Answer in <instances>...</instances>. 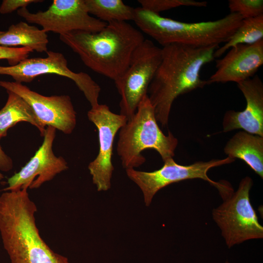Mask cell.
I'll return each mask as SVG.
<instances>
[{
    "mask_svg": "<svg viewBox=\"0 0 263 263\" xmlns=\"http://www.w3.org/2000/svg\"><path fill=\"white\" fill-rule=\"evenodd\" d=\"M219 47L171 44L162 48V60L147 94L162 127L167 125L172 103L178 96L208 84L201 78V70L214 60Z\"/></svg>",
    "mask_w": 263,
    "mask_h": 263,
    "instance_id": "6da1fadb",
    "label": "cell"
},
{
    "mask_svg": "<svg viewBox=\"0 0 263 263\" xmlns=\"http://www.w3.org/2000/svg\"><path fill=\"white\" fill-rule=\"evenodd\" d=\"M60 40L94 72L114 81L128 68L137 48L145 39L141 31L127 21H113L97 32L73 31Z\"/></svg>",
    "mask_w": 263,
    "mask_h": 263,
    "instance_id": "7a4b0ae2",
    "label": "cell"
},
{
    "mask_svg": "<svg viewBox=\"0 0 263 263\" xmlns=\"http://www.w3.org/2000/svg\"><path fill=\"white\" fill-rule=\"evenodd\" d=\"M37 211L27 189L0 195V234L11 263H70L40 236L36 223Z\"/></svg>",
    "mask_w": 263,
    "mask_h": 263,
    "instance_id": "3957f363",
    "label": "cell"
},
{
    "mask_svg": "<svg viewBox=\"0 0 263 263\" xmlns=\"http://www.w3.org/2000/svg\"><path fill=\"white\" fill-rule=\"evenodd\" d=\"M243 19L239 14L230 13L216 20L188 23L138 7L134 8L133 21L141 32L163 47L171 44L201 47L225 43Z\"/></svg>",
    "mask_w": 263,
    "mask_h": 263,
    "instance_id": "277c9868",
    "label": "cell"
},
{
    "mask_svg": "<svg viewBox=\"0 0 263 263\" xmlns=\"http://www.w3.org/2000/svg\"><path fill=\"white\" fill-rule=\"evenodd\" d=\"M157 122L147 94L135 113L119 130L117 152L126 169L142 165L146 159L141 152L146 149L157 151L163 162L174 155L178 140L170 132L168 135L164 134Z\"/></svg>",
    "mask_w": 263,
    "mask_h": 263,
    "instance_id": "5b68a950",
    "label": "cell"
},
{
    "mask_svg": "<svg viewBox=\"0 0 263 263\" xmlns=\"http://www.w3.org/2000/svg\"><path fill=\"white\" fill-rule=\"evenodd\" d=\"M234 161V159L227 156L223 159L199 161L184 166L178 164L171 158L164 161L163 166L160 169L153 171H138L134 169H127L126 171L128 177L141 189L147 207L150 205L154 196L161 188L174 183L196 178L205 180L217 188L224 200L233 192L232 187L228 182L212 180L207 176V172L211 168Z\"/></svg>",
    "mask_w": 263,
    "mask_h": 263,
    "instance_id": "8992f818",
    "label": "cell"
},
{
    "mask_svg": "<svg viewBox=\"0 0 263 263\" xmlns=\"http://www.w3.org/2000/svg\"><path fill=\"white\" fill-rule=\"evenodd\" d=\"M252 185L250 177L244 178L238 189L212 211L213 219L229 248L249 240L263 238V226L250 202Z\"/></svg>",
    "mask_w": 263,
    "mask_h": 263,
    "instance_id": "52a82bcc",
    "label": "cell"
},
{
    "mask_svg": "<svg viewBox=\"0 0 263 263\" xmlns=\"http://www.w3.org/2000/svg\"><path fill=\"white\" fill-rule=\"evenodd\" d=\"M162 56V48L145 39L134 52L125 72L114 81L121 96L120 114L127 120L133 116L140 101L147 95Z\"/></svg>",
    "mask_w": 263,
    "mask_h": 263,
    "instance_id": "ba28073f",
    "label": "cell"
},
{
    "mask_svg": "<svg viewBox=\"0 0 263 263\" xmlns=\"http://www.w3.org/2000/svg\"><path fill=\"white\" fill-rule=\"evenodd\" d=\"M46 53L45 57L27 58L15 65L0 66V75L11 76L15 82L21 84L30 82L36 77L46 74L66 77L75 82L92 107L99 104L101 88L88 74L71 70L67 60L61 53L48 51Z\"/></svg>",
    "mask_w": 263,
    "mask_h": 263,
    "instance_id": "9c48e42d",
    "label": "cell"
},
{
    "mask_svg": "<svg viewBox=\"0 0 263 263\" xmlns=\"http://www.w3.org/2000/svg\"><path fill=\"white\" fill-rule=\"evenodd\" d=\"M17 14L27 22L41 26L46 33L59 35L75 31L97 32L107 24L88 13L84 0H54L45 11L31 13L24 7Z\"/></svg>",
    "mask_w": 263,
    "mask_h": 263,
    "instance_id": "30bf717a",
    "label": "cell"
},
{
    "mask_svg": "<svg viewBox=\"0 0 263 263\" xmlns=\"http://www.w3.org/2000/svg\"><path fill=\"white\" fill-rule=\"evenodd\" d=\"M87 116L97 129L99 145L98 155L90 163L88 169L97 190L106 191L111 188L114 170L112 158L114 137L127 119L111 112L106 105L99 104L88 112Z\"/></svg>",
    "mask_w": 263,
    "mask_h": 263,
    "instance_id": "8fae6325",
    "label": "cell"
},
{
    "mask_svg": "<svg viewBox=\"0 0 263 263\" xmlns=\"http://www.w3.org/2000/svg\"><path fill=\"white\" fill-rule=\"evenodd\" d=\"M0 86L21 97L30 106L40 123L64 133H71L76 123V112L68 95L44 96L15 81L0 80Z\"/></svg>",
    "mask_w": 263,
    "mask_h": 263,
    "instance_id": "7c38bea8",
    "label": "cell"
},
{
    "mask_svg": "<svg viewBox=\"0 0 263 263\" xmlns=\"http://www.w3.org/2000/svg\"><path fill=\"white\" fill-rule=\"evenodd\" d=\"M56 131L52 126L46 128L42 145L26 165L8 178V186L4 191L38 188L68 169L66 160L53 152Z\"/></svg>",
    "mask_w": 263,
    "mask_h": 263,
    "instance_id": "4fadbf2b",
    "label": "cell"
},
{
    "mask_svg": "<svg viewBox=\"0 0 263 263\" xmlns=\"http://www.w3.org/2000/svg\"><path fill=\"white\" fill-rule=\"evenodd\" d=\"M229 49L225 56L216 60L217 70L207 80L208 84H238L253 77L263 64V39L252 44H238Z\"/></svg>",
    "mask_w": 263,
    "mask_h": 263,
    "instance_id": "5bb4252c",
    "label": "cell"
},
{
    "mask_svg": "<svg viewBox=\"0 0 263 263\" xmlns=\"http://www.w3.org/2000/svg\"><path fill=\"white\" fill-rule=\"evenodd\" d=\"M246 105L241 112L228 111L223 121V132L243 129L263 136V83L258 75L237 84Z\"/></svg>",
    "mask_w": 263,
    "mask_h": 263,
    "instance_id": "9a60e30c",
    "label": "cell"
},
{
    "mask_svg": "<svg viewBox=\"0 0 263 263\" xmlns=\"http://www.w3.org/2000/svg\"><path fill=\"white\" fill-rule=\"evenodd\" d=\"M224 151L231 158L243 160L263 178V136L239 132L227 142Z\"/></svg>",
    "mask_w": 263,
    "mask_h": 263,
    "instance_id": "2e32d148",
    "label": "cell"
},
{
    "mask_svg": "<svg viewBox=\"0 0 263 263\" xmlns=\"http://www.w3.org/2000/svg\"><path fill=\"white\" fill-rule=\"evenodd\" d=\"M48 42L46 32L25 21L11 25L6 31H0V46H21L43 53L48 51Z\"/></svg>",
    "mask_w": 263,
    "mask_h": 263,
    "instance_id": "e0dca14e",
    "label": "cell"
},
{
    "mask_svg": "<svg viewBox=\"0 0 263 263\" xmlns=\"http://www.w3.org/2000/svg\"><path fill=\"white\" fill-rule=\"evenodd\" d=\"M6 91L8 99L0 110V139L6 136L9 129L22 121L35 126L43 136L46 128L38 121L30 106L17 94Z\"/></svg>",
    "mask_w": 263,
    "mask_h": 263,
    "instance_id": "ac0fdd59",
    "label": "cell"
},
{
    "mask_svg": "<svg viewBox=\"0 0 263 263\" xmlns=\"http://www.w3.org/2000/svg\"><path fill=\"white\" fill-rule=\"evenodd\" d=\"M88 13L107 23L133 20L134 8L121 0H84Z\"/></svg>",
    "mask_w": 263,
    "mask_h": 263,
    "instance_id": "d6986e66",
    "label": "cell"
},
{
    "mask_svg": "<svg viewBox=\"0 0 263 263\" xmlns=\"http://www.w3.org/2000/svg\"><path fill=\"white\" fill-rule=\"evenodd\" d=\"M263 39V15L243 19L241 25L227 42L214 52V57L222 56L227 50L238 44H252Z\"/></svg>",
    "mask_w": 263,
    "mask_h": 263,
    "instance_id": "ffe728a7",
    "label": "cell"
},
{
    "mask_svg": "<svg viewBox=\"0 0 263 263\" xmlns=\"http://www.w3.org/2000/svg\"><path fill=\"white\" fill-rule=\"evenodd\" d=\"M141 8L152 13L160 12L180 6L207 7V1L193 0H138Z\"/></svg>",
    "mask_w": 263,
    "mask_h": 263,
    "instance_id": "44dd1931",
    "label": "cell"
},
{
    "mask_svg": "<svg viewBox=\"0 0 263 263\" xmlns=\"http://www.w3.org/2000/svg\"><path fill=\"white\" fill-rule=\"evenodd\" d=\"M230 13L239 14L243 19L263 15V0H229Z\"/></svg>",
    "mask_w": 263,
    "mask_h": 263,
    "instance_id": "7402d4cb",
    "label": "cell"
},
{
    "mask_svg": "<svg viewBox=\"0 0 263 263\" xmlns=\"http://www.w3.org/2000/svg\"><path fill=\"white\" fill-rule=\"evenodd\" d=\"M33 51L31 49L26 47L0 46V59H6L10 66H13L28 58L29 55Z\"/></svg>",
    "mask_w": 263,
    "mask_h": 263,
    "instance_id": "603a6c76",
    "label": "cell"
},
{
    "mask_svg": "<svg viewBox=\"0 0 263 263\" xmlns=\"http://www.w3.org/2000/svg\"><path fill=\"white\" fill-rule=\"evenodd\" d=\"M40 0H3L0 6V13L7 14L20 8L27 7L31 3L41 2Z\"/></svg>",
    "mask_w": 263,
    "mask_h": 263,
    "instance_id": "cb8c5ba5",
    "label": "cell"
},
{
    "mask_svg": "<svg viewBox=\"0 0 263 263\" xmlns=\"http://www.w3.org/2000/svg\"><path fill=\"white\" fill-rule=\"evenodd\" d=\"M13 167L12 160L5 153L0 145V170L7 172L11 170Z\"/></svg>",
    "mask_w": 263,
    "mask_h": 263,
    "instance_id": "d4e9b609",
    "label": "cell"
},
{
    "mask_svg": "<svg viewBox=\"0 0 263 263\" xmlns=\"http://www.w3.org/2000/svg\"><path fill=\"white\" fill-rule=\"evenodd\" d=\"M4 178L3 174L0 171V181L2 180Z\"/></svg>",
    "mask_w": 263,
    "mask_h": 263,
    "instance_id": "484cf974",
    "label": "cell"
},
{
    "mask_svg": "<svg viewBox=\"0 0 263 263\" xmlns=\"http://www.w3.org/2000/svg\"><path fill=\"white\" fill-rule=\"evenodd\" d=\"M225 263H229L228 261H226Z\"/></svg>",
    "mask_w": 263,
    "mask_h": 263,
    "instance_id": "4316f807",
    "label": "cell"
}]
</instances>
